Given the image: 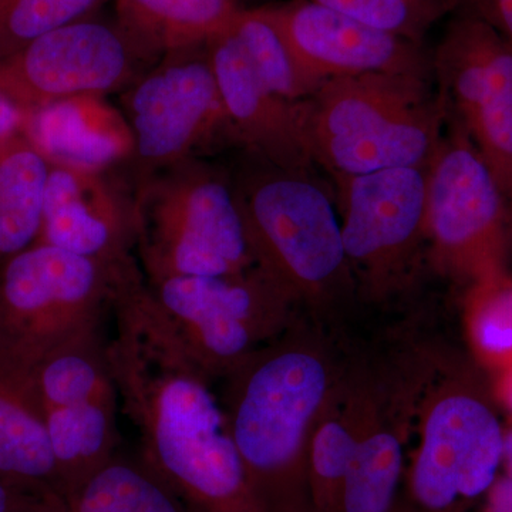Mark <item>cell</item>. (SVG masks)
I'll return each mask as SVG.
<instances>
[{
	"mask_svg": "<svg viewBox=\"0 0 512 512\" xmlns=\"http://www.w3.org/2000/svg\"><path fill=\"white\" fill-rule=\"evenodd\" d=\"M446 120L443 101L424 73L335 77L302 101L309 160L338 178L426 168Z\"/></svg>",
	"mask_w": 512,
	"mask_h": 512,
	"instance_id": "obj_3",
	"label": "cell"
},
{
	"mask_svg": "<svg viewBox=\"0 0 512 512\" xmlns=\"http://www.w3.org/2000/svg\"><path fill=\"white\" fill-rule=\"evenodd\" d=\"M52 500L30 494L0 478V512H43Z\"/></svg>",
	"mask_w": 512,
	"mask_h": 512,
	"instance_id": "obj_28",
	"label": "cell"
},
{
	"mask_svg": "<svg viewBox=\"0 0 512 512\" xmlns=\"http://www.w3.org/2000/svg\"><path fill=\"white\" fill-rule=\"evenodd\" d=\"M483 512H512V477H497L485 494Z\"/></svg>",
	"mask_w": 512,
	"mask_h": 512,
	"instance_id": "obj_30",
	"label": "cell"
},
{
	"mask_svg": "<svg viewBox=\"0 0 512 512\" xmlns=\"http://www.w3.org/2000/svg\"><path fill=\"white\" fill-rule=\"evenodd\" d=\"M426 168H390L339 178L343 248L363 298L383 301L413 274L427 244Z\"/></svg>",
	"mask_w": 512,
	"mask_h": 512,
	"instance_id": "obj_10",
	"label": "cell"
},
{
	"mask_svg": "<svg viewBox=\"0 0 512 512\" xmlns=\"http://www.w3.org/2000/svg\"><path fill=\"white\" fill-rule=\"evenodd\" d=\"M146 57L119 25L94 18L46 33L0 62V93L25 111L131 86Z\"/></svg>",
	"mask_w": 512,
	"mask_h": 512,
	"instance_id": "obj_13",
	"label": "cell"
},
{
	"mask_svg": "<svg viewBox=\"0 0 512 512\" xmlns=\"http://www.w3.org/2000/svg\"><path fill=\"white\" fill-rule=\"evenodd\" d=\"M416 404L383 394L357 440L335 512H390L406 466Z\"/></svg>",
	"mask_w": 512,
	"mask_h": 512,
	"instance_id": "obj_18",
	"label": "cell"
},
{
	"mask_svg": "<svg viewBox=\"0 0 512 512\" xmlns=\"http://www.w3.org/2000/svg\"><path fill=\"white\" fill-rule=\"evenodd\" d=\"M372 28L421 45L434 23L461 6V0H315Z\"/></svg>",
	"mask_w": 512,
	"mask_h": 512,
	"instance_id": "obj_25",
	"label": "cell"
},
{
	"mask_svg": "<svg viewBox=\"0 0 512 512\" xmlns=\"http://www.w3.org/2000/svg\"><path fill=\"white\" fill-rule=\"evenodd\" d=\"M205 49L234 136L276 167L305 171L311 160L303 134L302 101L276 96L228 28L212 37Z\"/></svg>",
	"mask_w": 512,
	"mask_h": 512,
	"instance_id": "obj_16",
	"label": "cell"
},
{
	"mask_svg": "<svg viewBox=\"0 0 512 512\" xmlns=\"http://www.w3.org/2000/svg\"><path fill=\"white\" fill-rule=\"evenodd\" d=\"M49 163L23 134L0 143V262L35 244Z\"/></svg>",
	"mask_w": 512,
	"mask_h": 512,
	"instance_id": "obj_22",
	"label": "cell"
},
{
	"mask_svg": "<svg viewBox=\"0 0 512 512\" xmlns=\"http://www.w3.org/2000/svg\"><path fill=\"white\" fill-rule=\"evenodd\" d=\"M46 512H190L138 458L116 454Z\"/></svg>",
	"mask_w": 512,
	"mask_h": 512,
	"instance_id": "obj_21",
	"label": "cell"
},
{
	"mask_svg": "<svg viewBox=\"0 0 512 512\" xmlns=\"http://www.w3.org/2000/svg\"><path fill=\"white\" fill-rule=\"evenodd\" d=\"M35 244L120 265L134 256L133 204L101 171L49 164Z\"/></svg>",
	"mask_w": 512,
	"mask_h": 512,
	"instance_id": "obj_15",
	"label": "cell"
},
{
	"mask_svg": "<svg viewBox=\"0 0 512 512\" xmlns=\"http://www.w3.org/2000/svg\"><path fill=\"white\" fill-rule=\"evenodd\" d=\"M470 333L478 352L512 357V274L505 272L468 288Z\"/></svg>",
	"mask_w": 512,
	"mask_h": 512,
	"instance_id": "obj_26",
	"label": "cell"
},
{
	"mask_svg": "<svg viewBox=\"0 0 512 512\" xmlns=\"http://www.w3.org/2000/svg\"><path fill=\"white\" fill-rule=\"evenodd\" d=\"M511 212H512V204H511Z\"/></svg>",
	"mask_w": 512,
	"mask_h": 512,
	"instance_id": "obj_33",
	"label": "cell"
},
{
	"mask_svg": "<svg viewBox=\"0 0 512 512\" xmlns=\"http://www.w3.org/2000/svg\"><path fill=\"white\" fill-rule=\"evenodd\" d=\"M296 62L313 83L367 73H424L420 45L315 0L272 8Z\"/></svg>",
	"mask_w": 512,
	"mask_h": 512,
	"instance_id": "obj_14",
	"label": "cell"
},
{
	"mask_svg": "<svg viewBox=\"0 0 512 512\" xmlns=\"http://www.w3.org/2000/svg\"><path fill=\"white\" fill-rule=\"evenodd\" d=\"M234 191L256 268L299 311L330 322L355 282L328 194L303 171L276 165Z\"/></svg>",
	"mask_w": 512,
	"mask_h": 512,
	"instance_id": "obj_4",
	"label": "cell"
},
{
	"mask_svg": "<svg viewBox=\"0 0 512 512\" xmlns=\"http://www.w3.org/2000/svg\"><path fill=\"white\" fill-rule=\"evenodd\" d=\"M107 0H0V62L46 33L94 18Z\"/></svg>",
	"mask_w": 512,
	"mask_h": 512,
	"instance_id": "obj_24",
	"label": "cell"
},
{
	"mask_svg": "<svg viewBox=\"0 0 512 512\" xmlns=\"http://www.w3.org/2000/svg\"><path fill=\"white\" fill-rule=\"evenodd\" d=\"M0 478L43 498H62L32 380L0 372Z\"/></svg>",
	"mask_w": 512,
	"mask_h": 512,
	"instance_id": "obj_19",
	"label": "cell"
},
{
	"mask_svg": "<svg viewBox=\"0 0 512 512\" xmlns=\"http://www.w3.org/2000/svg\"><path fill=\"white\" fill-rule=\"evenodd\" d=\"M343 355L328 322L302 312L224 379L229 430L268 512H315L309 448Z\"/></svg>",
	"mask_w": 512,
	"mask_h": 512,
	"instance_id": "obj_1",
	"label": "cell"
},
{
	"mask_svg": "<svg viewBox=\"0 0 512 512\" xmlns=\"http://www.w3.org/2000/svg\"><path fill=\"white\" fill-rule=\"evenodd\" d=\"M173 167L133 202L134 248L146 282L254 268L234 188L207 168Z\"/></svg>",
	"mask_w": 512,
	"mask_h": 512,
	"instance_id": "obj_6",
	"label": "cell"
},
{
	"mask_svg": "<svg viewBox=\"0 0 512 512\" xmlns=\"http://www.w3.org/2000/svg\"><path fill=\"white\" fill-rule=\"evenodd\" d=\"M505 400H507L508 407H510V410L512 412V382L510 384V387H508L507 396H505Z\"/></svg>",
	"mask_w": 512,
	"mask_h": 512,
	"instance_id": "obj_32",
	"label": "cell"
},
{
	"mask_svg": "<svg viewBox=\"0 0 512 512\" xmlns=\"http://www.w3.org/2000/svg\"><path fill=\"white\" fill-rule=\"evenodd\" d=\"M228 29L276 96L298 103L319 89L296 62L272 8L241 9Z\"/></svg>",
	"mask_w": 512,
	"mask_h": 512,
	"instance_id": "obj_23",
	"label": "cell"
},
{
	"mask_svg": "<svg viewBox=\"0 0 512 512\" xmlns=\"http://www.w3.org/2000/svg\"><path fill=\"white\" fill-rule=\"evenodd\" d=\"M123 103L133 153L154 167L184 163L222 131L234 134L205 45L165 55Z\"/></svg>",
	"mask_w": 512,
	"mask_h": 512,
	"instance_id": "obj_12",
	"label": "cell"
},
{
	"mask_svg": "<svg viewBox=\"0 0 512 512\" xmlns=\"http://www.w3.org/2000/svg\"><path fill=\"white\" fill-rule=\"evenodd\" d=\"M503 466L507 468L508 476L512 477V429L504 431Z\"/></svg>",
	"mask_w": 512,
	"mask_h": 512,
	"instance_id": "obj_31",
	"label": "cell"
},
{
	"mask_svg": "<svg viewBox=\"0 0 512 512\" xmlns=\"http://www.w3.org/2000/svg\"><path fill=\"white\" fill-rule=\"evenodd\" d=\"M426 168V241L437 269L470 286L510 271L512 212L454 121Z\"/></svg>",
	"mask_w": 512,
	"mask_h": 512,
	"instance_id": "obj_8",
	"label": "cell"
},
{
	"mask_svg": "<svg viewBox=\"0 0 512 512\" xmlns=\"http://www.w3.org/2000/svg\"><path fill=\"white\" fill-rule=\"evenodd\" d=\"M447 119L470 138L512 204V46L461 8L434 57Z\"/></svg>",
	"mask_w": 512,
	"mask_h": 512,
	"instance_id": "obj_11",
	"label": "cell"
},
{
	"mask_svg": "<svg viewBox=\"0 0 512 512\" xmlns=\"http://www.w3.org/2000/svg\"><path fill=\"white\" fill-rule=\"evenodd\" d=\"M32 383L63 498L116 456L119 446L120 397L103 329L87 330L50 353Z\"/></svg>",
	"mask_w": 512,
	"mask_h": 512,
	"instance_id": "obj_9",
	"label": "cell"
},
{
	"mask_svg": "<svg viewBox=\"0 0 512 512\" xmlns=\"http://www.w3.org/2000/svg\"><path fill=\"white\" fill-rule=\"evenodd\" d=\"M413 431L417 446L390 512H468L503 466L493 384L466 357L439 349Z\"/></svg>",
	"mask_w": 512,
	"mask_h": 512,
	"instance_id": "obj_2",
	"label": "cell"
},
{
	"mask_svg": "<svg viewBox=\"0 0 512 512\" xmlns=\"http://www.w3.org/2000/svg\"><path fill=\"white\" fill-rule=\"evenodd\" d=\"M241 10L235 0H117V25L144 56L207 45Z\"/></svg>",
	"mask_w": 512,
	"mask_h": 512,
	"instance_id": "obj_20",
	"label": "cell"
},
{
	"mask_svg": "<svg viewBox=\"0 0 512 512\" xmlns=\"http://www.w3.org/2000/svg\"><path fill=\"white\" fill-rule=\"evenodd\" d=\"M28 111L20 109L8 97L0 93V143L22 134Z\"/></svg>",
	"mask_w": 512,
	"mask_h": 512,
	"instance_id": "obj_29",
	"label": "cell"
},
{
	"mask_svg": "<svg viewBox=\"0 0 512 512\" xmlns=\"http://www.w3.org/2000/svg\"><path fill=\"white\" fill-rule=\"evenodd\" d=\"M460 8L483 19L512 46V0H461Z\"/></svg>",
	"mask_w": 512,
	"mask_h": 512,
	"instance_id": "obj_27",
	"label": "cell"
},
{
	"mask_svg": "<svg viewBox=\"0 0 512 512\" xmlns=\"http://www.w3.org/2000/svg\"><path fill=\"white\" fill-rule=\"evenodd\" d=\"M146 285L168 328L215 382L302 313L256 266L239 274L171 276Z\"/></svg>",
	"mask_w": 512,
	"mask_h": 512,
	"instance_id": "obj_7",
	"label": "cell"
},
{
	"mask_svg": "<svg viewBox=\"0 0 512 512\" xmlns=\"http://www.w3.org/2000/svg\"><path fill=\"white\" fill-rule=\"evenodd\" d=\"M127 262L111 265L40 244L3 261L0 372L32 380L50 353L101 328Z\"/></svg>",
	"mask_w": 512,
	"mask_h": 512,
	"instance_id": "obj_5",
	"label": "cell"
},
{
	"mask_svg": "<svg viewBox=\"0 0 512 512\" xmlns=\"http://www.w3.org/2000/svg\"><path fill=\"white\" fill-rule=\"evenodd\" d=\"M23 136L49 164L101 171L134 150L123 114L101 96H76L26 114Z\"/></svg>",
	"mask_w": 512,
	"mask_h": 512,
	"instance_id": "obj_17",
	"label": "cell"
}]
</instances>
